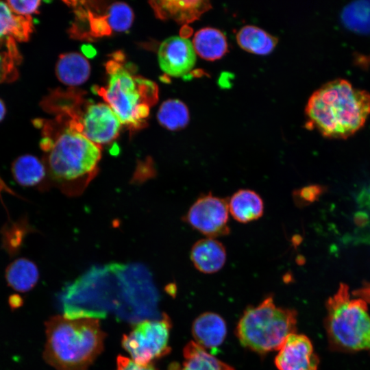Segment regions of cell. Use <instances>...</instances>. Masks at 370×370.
<instances>
[{
	"label": "cell",
	"instance_id": "1",
	"mask_svg": "<svg viewBox=\"0 0 370 370\" xmlns=\"http://www.w3.org/2000/svg\"><path fill=\"white\" fill-rule=\"evenodd\" d=\"M42 132L48 178L68 194L82 191L97 173L101 147L69 126L58 134Z\"/></svg>",
	"mask_w": 370,
	"mask_h": 370
},
{
	"label": "cell",
	"instance_id": "2",
	"mask_svg": "<svg viewBox=\"0 0 370 370\" xmlns=\"http://www.w3.org/2000/svg\"><path fill=\"white\" fill-rule=\"evenodd\" d=\"M308 126L330 138H347L365 124L370 114V95L342 79L317 90L306 106Z\"/></svg>",
	"mask_w": 370,
	"mask_h": 370
},
{
	"label": "cell",
	"instance_id": "3",
	"mask_svg": "<svg viewBox=\"0 0 370 370\" xmlns=\"http://www.w3.org/2000/svg\"><path fill=\"white\" fill-rule=\"evenodd\" d=\"M45 332L43 358L56 370H87L103 349L106 334L97 318L56 315Z\"/></svg>",
	"mask_w": 370,
	"mask_h": 370
},
{
	"label": "cell",
	"instance_id": "4",
	"mask_svg": "<svg viewBox=\"0 0 370 370\" xmlns=\"http://www.w3.org/2000/svg\"><path fill=\"white\" fill-rule=\"evenodd\" d=\"M106 69L108 84L95 88L97 93L110 106L121 124L140 129L145 124L150 107L158 101L157 85L132 75L118 60L109 61Z\"/></svg>",
	"mask_w": 370,
	"mask_h": 370
},
{
	"label": "cell",
	"instance_id": "5",
	"mask_svg": "<svg viewBox=\"0 0 370 370\" xmlns=\"http://www.w3.org/2000/svg\"><path fill=\"white\" fill-rule=\"evenodd\" d=\"M297 312L278 306L272 296L247 307L236 328L240 343L258 354L279 350L286 339L296 333Z\"/></svg>",
	"mask_w": 370,
	"mask_h": 370
},
{
	"label": "cell",
	"instance_id": "6",
	"mask_svg": "<svg viewBox=\"0 0 370 370\" xmlns=\"http://www.w3.org/2000/svg\"><path fill=\"white\" fill-rule=\"evenodd\" d=\"M326 331L332 345L344 351H370V316L365 301L350 298L341 284L326 305Z\"/></svg>",
	"mask_w": 370,
	"mask_h": 370
},
{
	"label": "cell",
	"instance_id": "7",
	"mask_svg": "<svg viewBox=\"0 0 370 370\" xmlns=\"http://www.w3.org/2000/svg\"><path fill=\"white\" fill-rule=\"evenodd\" d=\"M171 323L165 314L160 319L141 321L123 335L122 346L134 361L143 365L151 363L171 352L169 341Z\"/></svg>",
	"mask_w": 370,
	"mask_h": 370
},
{
	"label": "cell",
	"instance_id": "8",
	"mask_svg": "<svg viewBox=\"0 0 370 370\" xmlns=\"http://www.w3.org/2000/svg\"><path fill=\"white\" fill-rule=\"evenodd\" d=\"M67 113L71 117L69 126L99 146L114 140L122 125L106 103L90 102L80 112L69 109Z\"/></svg>",
	"mask_w": 370,
	"mask_h": 370
},
{
	"label": "cell",
	"instance_id": "9",
	"mask_svg": "<svg viewBox=\"0 0 370 370\" xmlns=\"http://www.w3.org/2000/svg\"><path fill=\"white\" fill-rule=\"evenodd\" d=\"M185 221L207 238L226 236L230 232L228 202L212 193L202 195L190 206Z\"/></svg>",
	"mask_w": 370,
	"mask_h": 370
},
{
	"label": "cell",
	"instance_id": "10",
	"mask_svg": "<svg viewBox=\"0 0 370 370\" xmlns=\"http://www.w3.org/2000/svg\"><path fill=\"white\" fill-rule=\"evenodd\" d=\"M160 68L167 75L184 77L194 68L197 53L192 42L182 36L166 38L158 51Z\"/></svg>",
	"mask_w": 370,
	"mask_h": 370
},
{
	"label": "cell",
	"instance_id": "11",
	"mask_svg": "<svg viewBox=\"0 0 370 370\" xmlns=\"http://www.w3.org/2000/svg\"><path fill=\"white\" fill-rule=\"evenodd\" d=\"M274 362L278 370H317L319 360L310 340L293 333L279 349Z\"/></svg>",
	"mask_w": 370,
	"mask_h": 370
},
{
	"label": "cell",
	"instance_id": "12",
	"mask_svg": "<svg viewBox=\"0 0 370 370\" xmlns=\"http://www.w3.org/2000/svg\"><path fill=\"white\" fill-rule=\"evenodd\" d=\"M191 331L197 344L205 349H214L224 342L227 336V325L219 314L206 312L194 320Z\"/></svg>",
	"mask_w": 370,
	"mask_h": 370
},
{
	"label": "cell",
	"instance_id": "13",
	"mask_svg": "<svg viewBox=\"0 0 370 370\" xmlns=\"http://www.w3.org/2000/svg\"><path fill=\"white\" fill-rule=\"evenodd\" d=\"M151 3L158 16L182 24L194 22L211 8L210 3L204 0H167L151 1Z\"/></svg>",
	"mask_w": 370,
	"mask_h": 370
},
{
	"label": "cell",
	"instance_id": "14",
	"mask_svg": "<svg viewBox=\"0 0 370 370\" xmlns=\"http://www.w3.org/2000/svg\"><path fill=\"white\" fill-rule=\"evenodd\" d=\"M31 16L15 14L6 2L0 1V48L27 41L33 31Z\"/></svg>",
	"mask_w": 370,
	"mask_h": 370
},
{
	"label": "cell",
	"instance_id": "15",
	"mask_svg": "<svg viewBox=\"0 0 370 370\" xmlns=\"http://www.w3.org/2000/svg\"><path fill=\"white\" fill-rule=\"evenodd\" d=\"M226 256L223 245L216 238L200 239L190 250V259L195 267L206 274L219 271L224 266Z\"/></svg>",
	"mask_w": 370,
	"mask_h": 370
},
{
	"label": "cell",
	"instance_id": "16",
	"mask_svg": "<svg viewBox=\"0 0 370 370\" xmlns=\"http://www.w3.org/2000/svg\"><path fill=\"white\" fill-rule=\"evenodd\" d=\"M134 19L131 8L123 2L108 6L101 16L90 19V27L95 36L109 34L112 32H125L130 29Z\"/></svg>",
	"mask_w": 370,
	"mask_h": 370
},
{
	"label": "cell",
	"instance_id": "17",
	"mask_svg": "<svg viewBox=\"0 0 370 370\" xmlns=\"http://www.w3.org/2000/svg\"><path fill=\"white\" fill-rule=\"evenodd\" d=\"M14 180L24 187H41L48 177L43 161L37 157L25 154L14 160L11 166Z\"/></svg>",
	"mask_w": 370,
	"mask_h": 370
},
{
	"label": "cell",
	"instance_id": "18",
	"mask_svg": "<svg viewBox=\"0 0 370 370\" xmlns=\"http://www.w3.org/2000/svg\"><path fill=\"white\" fill-rule=\"evenodd\" d=\"M229 211L233 218L243 223L259 219L264 212L260 196L250 189H240L229 200Z\"/></svg>",
	"mask_w": 370,
	"mask_h": 370
},
{
	"label": "cell",
	"instance_id": "19",
	"mask_svg": "<svg viewBox=\"0 0 370 370\" xmlns=\"http://www.w3.org/2000/svg\"><path fill=\"white\" fill-rule=\"evenodd\" d=\"M56 73L58 79L62 83L71 86H79L88 79L90 65L82 54L67 53L59 57Z\"/></svg>",
	"mask_w": 370,
	"mask_h": 370
},
{
	"label": "cell",
	"instance_id": "20",
	"mask_svg": "<svg viewBox=\"0 0 370 370\" xmlns=\"http://www.w3.org/2000/svg\"><path fill=\"white\" fill-rule=\"evenodd\" d=\"M192 43L196 53L210 61L221 58L228 49L223 33L212 27H205L197 31Z\"/></svg>",
	"mask_w": 370,
	"mask_h": 370
},
{
	"label": "cell",
	"instance_id": "21",
	"mask_svg": "<svg viewBox=\"0 0 370 370\" xmlns=\"http://www.w3.org/2000/svg\"><path fill=\"white\" fill-rule=\"evenodd\" d=\"M5 280L9 286L18 292H27L37 284L39 271L32 260L20 258L12 262L6 268Z\"/></svg>",
	"mask_w": 370,
	"mask_h": 370
},
{
	"label": "cell",
	"instance_id": "22",
	"mask_svg": "<svg viewBox=\"0 0 370 370\" xmlns=\"http://www.w3.org/2000/svg\"><path fill=\"white\" fill-rule=\"evenodd\" d=\"M238 45L243 50L257 55H267L273 51L278 38L254 25L243 27L236 34Z\"/></svg>",
	"mask_w": 370,
	"mask_h": 370
},
{
	"label": "cell",
	"instance_id": "23",
	"mask_svg": "<svg viewBox=\"0 0 370 370\" xmlns=\"http://www.w3.org/2000/svg\"><path fill=\"white\" fill-rule=\"evenodd\" d=\"M184 361L180 370H235L220 360L195 341L187 343L183 350Z\"/></svg>",
	"mask_w": 370,
	"mask_h": 370
},
{
	"label": "cell",
	"instance_id": "24",
	"mask_svg": "<svg viewBox=\"0 0 370 370\" xmlns=\"http://www.w3.org/2000/svg\"><path fill=\"white\" fill-rule=\"evenodd\" d=\"M157 119L160 124L171 131L184 128L189 122L186 106L178 99H168L160 106Z\"/></svg>",
	"mask_w": 370,
	"mask_h": 370
},
{
	"label": "cell",
	"instance_id": "25",
	"mask_svg": "<svg viewBox=\"0 0 370 370\" xmlns=\"http://www.w3.org/2000/svg\"><path fill=\"white\" fill-rule=\"evenodd\" d=\"M341 19L349 29L362 34L370 33V1H356L343 9Z\"/></svg>",
	"mask_w": 370,
	"mask_h": 370
},
{
	"label": "cell",
	"instance_id": "26",
	"mask_svg": "<svg viewBox=\"0 0 370 370\" xmlns=\"http://www.w3.org/2000/svg\"><path fill=\"white\" fill-rule=\"evenodd\" d=\"M21 60L16 42L0 48V84L12 82L18 77L17 66Z\"/></svg>",
	"mask_w": 370,
	"mask_h": 370
},
{
	"label": "cell",
	"instance_id": "27",
	"mask_svg": "<svg viewBox=\"0 0 370 370\" xmlns=\"http://www.w3.org/2000/svg\"><path fill=\"white\" fill-rule=\"evenodd\" d=\"M325 188L320 185L304 186L293 192V199L298 206H304L317 201L325 192Z\"/></svg>",
	"mask_w": 370,
	"mask_h": 370
},
{
	"label": "cell",
	"instance_id": "28",
	"mask_svg": "<svg viewBox=\"0 0 370 370\" xmlns=\"http://www.w3.org/2000/svg\"><path fill=\"white\" fill-rule=\"evenodd\" d=\"M10 9L16 14L31 16L32 14L36 13L40 5L41 1L38 0L34 1H6Z\"/></svg>",
	"mask_w": 370,
	"mask_h": 370
},
{
	"label": "cell",
	"instance_id": "29",
	"mask_svg": "<svg viewBox=\"0 0 370 370\" xmlns=\"http://www.w3.org/2000/svg\"><path fill=\"white\" fill-rule=\"evenodd\" d=\"M115 370H157L152 363L140 364L132 359L118 356L116 358V367Z\"/></svg>",
	"mask_w": 370,
	"mask_h": 370
},
{
	"label": "cell",
	"instance_id": "30",
	"mask_svg": "<svg viewBox=\"0 0 370 370\" xmlns=\"http://www.w3.org/2000/svg\"><path fill=\"white\" fill-rule=\"evenodd\" d=\"M22 303L23 301L21 300L20 297L14 296L12 297V299L11 298L10 299V304L12 308L19 307Z\"/></svg>",
	"mask_w": 370,
	"mask_h": 370
},
{
	"label": "cell",
	"instance_id": "31",
	"mask_svg": "<svg viewBox=\"0 0 370 370\" xmlns=\"http://www.w3.org/2000/svg\"><path fill=\"white\" fill-rule=\"evenodd\" d=\"M5 114V107L3 102L0 99V121L3 119Z\"/></svg>",
	"mask_w": 370,
	"mask_h": 370
}]
</instances>
